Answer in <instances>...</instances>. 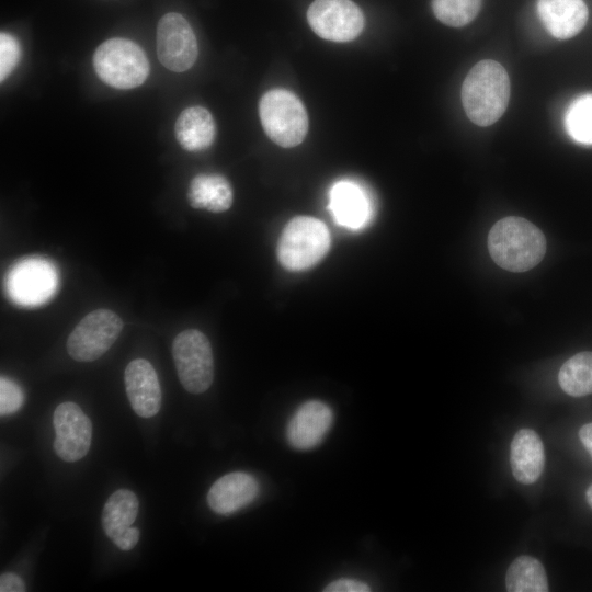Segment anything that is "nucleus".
I'll return each mask as SVG.
<instances>
[{"mask_svg": "<svg viewBox=\"0 0 592 592\" xmlns=\"http://www.w3.org/2000/svg\"><path fill=\"white\" fill-rule=\"evenodd\" d=\"M509 592H547L548 581L540 561L530 556H520L512 561L505 574Z\"/></svg>", "mask_w": 592, "mask_h": 592, "instance_id": "obj_21", "label": "nucleus"}, {"mask_svg": "<svg viewBox=\"0 0 592 592\" xmlns=\"http://www.w3.org/2000/svg\"><path fill=\"white\" fill-rule=\"evenodd\" d=\"M1 592H24L25 584L23 580L13 572H4L0 577Z\"/></svg>", "mask_w": 592, "mask_h": 592, "instance_id": "obj_28", "label": "nucleus"}, {"mask_svg": "<svg viewBox=\"0 0 592 592\" xmlns=\"http://www.w3.org/2000/svg\"><path fill=\"white\" fill-rule=\"evenodd\" d=\"M24 395L21 387L13 380L0 378V413L7 415L16 412L23 405Z\"/></svg>", "mask_w": 592, "mask_h": 592, "instance_id": "obj_26", "label": "nucleus"}, {"mask_svg": "<svg viewBox=\"0 0 592 592\" xmlns=\"http://www.w3.org/2000/svg\"><path fill=\"white\" fill-rule=\"evenodd\" d=\"M178 377L191 394L206 391L214 380V356L209 340L197 329H186L172 342Z\"/></svg>", "mask_w": 592, "mask_h": 592, "instance_id": "obj_6", "label": "nucleus"}, {"mask_svg": "<svg viewBox=\"0 0 592 592\" xmlns=\"http://www.w3.org/2000/svg\"><path fill=\"white\" fill-rule=\"evenodd\" d=\"M331 237L327 226L309 216H297L284 227L276 249L280 264L289 271L315 266L328 253Z\"/></svg>", "mask_w": 592, "mask_h": 592, "instance_id": "obj_3", "label": "nucleus"}, {"mask_svg": "<svg viewBox=\"0 0 592 592\" xmlns=\"http://www.w3.org/2000/svg\"><path fill=\"white\" fill-rule=\"evenodd\" d=\"M492 260L511 272H525L536 266L546 252L542 230L522 217L509 216L498 220L488 235Z\"/></svg>", "mask_w": 592, "mask_h": 592, "instance_id": "obj_1", "label": "nucleus"}, {"mask_svg": "<svg viewBox=\"0 0 592 592\" xmlns=\"http://www.w3.org/2000/svg\"><path fill=\"white\" fill-rule=\"evenodd\" d=\"M187 201L193 208L223 213L232 205L234 192L225 177L203 173L191 180Z\"/></svg>", "mask_w": 592, "mask_h": 592, "instance_id": "obj_20", "label": "nucleus"}, {"mask_svg": "<svg viewBox=\"0 0 592 592\" xmlns=\"http://www.w3.org/2000/svg\"><path fill=\"white\" fill-rule=\"evenodd\" d=\"M307 20L318 36L339 43L356 38L364 27V15L351 0H315Z\"/></svg>", "mask_w": 592, "mask_h": 592, "instance_id": "obj_9", "label": "nucleus"}, {"mask_svg": "<svg viewBox=\"0 0 592 592\" xmlns=\"http://www.w3.org/2000/svg\"><path fill=\"white\" fill-rule=\"evenodd\" d=\"M139 502L128 489L113 492L103 506L102 527L106 536L122 550L133 549L139 540V530L132 526Z\"/></svg>", "mask_w": 592, "mask_h": 592, "instance_id": "obj_13", "label": "nucleus"}, {"mask_svg": "<svg viewBox=\"0 0 592 592\" xmlns=\"http://www.w3.org/2000/svg\"><path fill=\"white\" fill-rule=\"evenodd\" d=\"M258 493L259 483L252 475L235 471L213 483L207 493V503L215 513L226 515L250 504Z\"/></svg>", "mask_w": 592, "mask_h": 592, "instance_id": "obj_16", "label": "nucleus"}, {"mask_svg": "<svg viewBox=\"0 0 592 592\" xmlns=\"http://www.w3.org/2000/svg\"><path fill=\"white\" fill-rule=\"evenodd\" d=\"M369 590L366 583L353 579H339L323 589L325 592H368Z\"/></svg>", "mask_w": 592, "mask_h": 592, "instance_id": "obj_27", "label": "nucleus"}, {"mask_svg": "<svg viewBox=\"0 0 592 592\" xmlns=\"http://www.w3.org/2000/svg\"><path fill=\"white\" fill-rule=\"evenodd\" d=\"M481 8V0H433L434 15L442 23L460 27L471 22Z\"/></svg>", "mask_w": 592, "mask_h": 592, "instance_id": "obj_24", "label": "nucleus"}, {"mask_svg": "<svg viewBox=\"0 0 592 592\" xmlns=\"http://www.w3.org/2000/svg\"><path fill=\"white\" fill-rule=\"evenodd\" d=\"M585 498H587V502L588 504L591 506L592 509V483L589 486V488L587 489L585 491Z\"/></svg>", "mask_w": 592, "mask_h": 592, "instance_id": "obj_30", "label": "nucleus"}, {"mask_svg": "<svg viewBox=\"0 0 592 592\" xmlns=\"http://www.w3.org/2000/svg\"><path fill=\"white\" fill-rule=\"evenodd\" d=\"M510 99V79L503 66L494 60L477 62L462 86V103L468 118L478 126L496 123L505 112Z\"/></svg>", "mask_w": 592, "mask_h": 592, "instance_id": "obj_2", "label": "nucleus"}, {"mask_svg": "<svg viewBox=\"0 0 592 592\" xmlns=\"http://www.w3.org/2000/svg\"><path fill=\"white\" fill-rule=\"evenodd\" d=\"M333 423V411L323 401L308 400L301 403L286 425L288 444L299 451L318 446Z\"/></svg>", "mask_w": 592, "mask_h": 592, "instance_id": "obj_12", "label": "nucleus"}, {"mask_svg": "<svg viewBox=\"0 0 592 592\" xmlns=\"http://www.w3.org/2000/svg\"><path fill=\"white\" fill-rule=\"evenodd\" d=\"M157 54L159 61L174 72L189 70L196 61V36L186 19L177 12L164 14L157 26Z\"/></svg>", "mask_w": 592, "mask_h": 592, "instance_id": "obj_10", "label": "nucleus"}, {"mask_svg": "<svg viewBox=\"0 0 592 592\" xmlns=\"http://www.w3.org/2000/svg\"><path fill=\"white\" fill-rule=\"evenodd\" d=\"M124 322L110 309H96L86 315L68 337V354L78 362L101 357L118 338Z\"/></svg>", "mask_w": 592, "mask_h": 592, "instance_id": "obj_7", "label": "nucleus"}, {"mask_svg": "<svg viewBox=\"0 0 592 592\" xmlns=\"http://www.w3.org/2000/svg\"><path fill=\"white\" fill-rule=\"evenodd\" d=\"M21 59V45L10 33L0 34V80L4 81Z\"/></svg>", "mask_w": 592, "mask_h": 592, "instance_id": "obj_25", "label": "nucleus"}, {"mask_svg": "<svg viewBox=\"0 0 592 592\" xmlns=\"http://www.w3.org/2000/svg\"><path fill=\"white\" fill-rule=\"evenodd\" d=\"M53 422L57 456L68 463L83 458L91 445L92 424L81 408L71 401L62 402L55 409Z\"/></svg>", "mask_w": 592, "mask_h": 592, "instance_id": "obj_11", "label": "nucleus"}, {"mask_svg": "<svg viewBox=\"0 0 592 592\" xmlns=\"http://www.w3.org/2000/svg\"><path fill=\"white\" fill-rule=\"evenodd\" d=\"M510 464L514 478L524 485L534 483L545 464L544 445L539 435L531 429H522L514 435L510 447Z\"/></svg>", "mask_w": 592, "mask_h": 592, "instance_id": "obj_18", "label": "nucleus"}, {"mask_svg": "<svg viewBox=\"0 0 592 592\" xmlns=\"http://www.w3.org/2000/svg\"><path fill=\"white\" fill-rule=\"evenodd\" d=\"M93 68L99 78L116 89H134L149 75L145 52L133 41L114 37L103 42L94 52Z\"/></svg>", "mask_w": 592, "mask_h": 592, "instance_id": "obj_4", "label": "nucleus"}, {"mask_svg": "<svg viewBox=\"0 0 592 592\" xmlns=\"http://www.w3.org/2000/svg\"><path fill=\"white\" fill-rule=\"evenodd\" d=\"M565 125L572 139L592 145V93L572 101L565 115Z\"/></svg>", "mask_w": 592, "mask_h": 592, "instance_id": "obj_23", "label": "nucleus"}, {"mask_svg": "<svg viewBox=\"0 0 592 592\" xmlns=\"http://www.w3.org/2000/svg\"><path fill=\"white\" fill-rule=\"evenodd\" d=\"M329 209L337 224L356 230L371 220L373 202L361 184L352 180H341L330 189Z\"/></svg>", "mask_w": 592, "mask_h": 592, "instance_id": "obj_14", "label": "nucleus"}, {"mask_svg": "<svg viewBox=\"0 0 592 592\" xmlns=\"http://www.w3.org/2000/svg\"><path fill=\"white\" fill-rule=\"evenodd\" d=\"M536 8L545 29L558 39L577 35L589 18L583 0H537Z\"/></svg>", "mask_w": 592, "mask_h": 592, "instance_id": "obj_17", "label": "nucleus"}, {"mask_svg": "<svg viewBox=\"0 0 592 592\" xmlns=\"http://www.w3.org/2000/svg\"><path fill=\"white\" fill-rule=\"evenodd\" d=\"M58 274L55 266L42 258H27L16 262L5 280L7 292L15 304L34 307L46 303L57 291Z\"/></svg>", "mask_w": 592, "mask_h": 592, "instance_id": "obj_8", "label": "nucleus"}, {"mask_svg": "<svg viewBox=\"0 0 592 592\" xmlns=\"http://www.w3.org/2000/svg\"><path fill=\"white\" fill-rule=\"evenodd\" d=\"M558 382L572 397L592 394V352H580L567 360L560 367Z\"/></svg>", "mask_w": 592, "mask_h": 592, "instance_id": "obj_22", "label": "nucleus"}, {"mask_svg": "<svg viewBox=\"0 0 592 592\" xmlns=\"http://www.w3.org/2000/svg\"><path fill=\"white\" fill-rule=\"evenodd\" d=\"M579 439L592 457V422L584 424L579 430Z\"/></svg>", "mask_w": 592, "mask_h": 592, "instance_id": "obj_29", "label": "nucleus"}, {"mask_svg": "<svg viewBox=\"0 0 592 592\" xmlns=\"http://www.w3.org/2000/svg\"><path fill=\"white\" fill-rule=\"evenodd\" d=\"M125 388L135 413L141 418L156 415L161 407V387L153 366L144 358H136L125 368Z\"/></svg>", "mask_w": 592, "mask_h": 592, "instance_id": "obj_15", "label": "nucleus"}, {"mask_svg": "<svg viewBox=\"0 0 592 592\" xmlns=\"http://www.w3.org/2000/svg\"><path fill=\"white\" fill-rule=\"evenodd\" d=\"M262 127L276 145L291 148L299 145L308 132V115L299 98L285 89L265 92L259 102Z\"/></svg>", "mask_w": 592, "mask_h": 592, "instance_id": "obj_5", "label": "nucleus"}, {"mask_svg": "<svg viewBox=\"0 0 592 592\" xmlns=\"http://www.w3.org/2000/svg\"><path fill=\"white\" fill-rule=\"evenodd\" d=\"M174 133L183 149L192 152L202 151L214 143L216 124L207 109L198 105L190 106L178 116Z\"/></svg>", "mask_w": 592, "mask_h": 592, "instance_id": "obj_19", "label": "nucleus"}]
</instances>
